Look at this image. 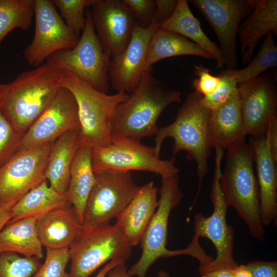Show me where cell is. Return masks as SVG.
<instances>
[{
	"mask_svg": "<svg viewBox=\"0 0 277 277\" xmlns=\"http://www.w3.org/2000/svg\"><path fill=\"white\" fill-rule=\"evenodd\" d=\"M95 181L91 148L81 144L71 166L69 183L65 194L68 203L73 207L82 225L87 200Z\"/></svg>",
	"mask_w": 277,
	"mask_h": 277,
	"instance_id": "25",
	"label": "cell"
},
{
	"mask_svg": "<svg viewBox=\"0 0 277 277\" xmlns=\"http://www.w3.org/2000/svg\"><path fill=\"white\" fill-rule=\"evenodd\" d=\"M277 34V1L254 0V8L240 24L238 35L243 64L253 57L259 41L268 32Z\"/></svg>",
	"mask_w": 277,
	"mask_h": 277,
	"instance_id": "22",
	"label": "cell"
},
{
	"mask_svg": "<svg viewBox=\"0 0 277 277\" xmlns=\"http://www.w3.org/2000/svg\"><path fill=\"white\" fill-rule=\"evenodd\" d=\"M182 55H194L213 59L207 51L186 37L158 28L151 35L148 45L146 66L148 69H151L152 65L159 61Z\"/></svg>",
	"mask_w": 277,
	"mask_h": 277,
	"instance_id": "27",
	"label": "cell"
},
{
	"mask_svg": "<svg viewBox=\"0 0 277 277\" xmlns=\"http://www.w3.org/2000/svg\"><path fill=\"white\" fill-rule=\"evenodd\" d=\"M238 90L246 135L265 134L271 120L277 116V89L268 73L239 84Z\"/></svg>",
	"mask_w": 277,
	"mask_h": 277,
	"instance_id": "17",
	"label": "cell"
},
{
	"mask_svg": "<svg viewBox=\"0 0 277 277\" xmlns=\"http://www.w3.org/2000/svg\"><path fill=\"white\" fill-rule=\"evenodd\" d=\"M232 269H218L202 274L201 277H233Z\"/></svg>",
	"mask_w": 277,
	"mask_h": 277,
	"instance_id": "44",
	"label": "cell"
},
{
	"mask_svg": "<svg viewBox=\"0 0 277 277\" xmlns=\"http://www.w3.org/2000/svg\"><path fill=\"white\" fill-rule=\"evenodd\" d=\"M66 25L79 36L86 24L85 11L95 0H53Z\"/></svg>",
	"mask_w": 277,
	"mask_h": 277,
	"instance_id": "33",
	"label": "cell"
},
{
	"mask_svg": "<svg viewBox=\"0 0 277 277\" xmlns=\"http://www.w3.org/2000/svg\"><path fill=\"white\" fill-rule=\"evenodd\" d=\"M219 76L220 84L216 90L208 96H203V105L210 111L225 103L238 89V84L235 80L224 70Z\"/></svg>",
	"mask_w": 277,
	"mask_h": 277,
	"instance_id": "36",
	"label": "cell"
},
{
	"mask_svg": "<svg viewBox=\"0 0 277 277\" xmlns=\"http://www.w3.org/2000/svg\"><path fill=\"white\" fill-rule=\"evenodd\" d=\"M233 277H253L252 271L246 265H238L232 269Z\"/></svg>",
	"mask_w": 277,
	"mask_h": 277,
	"instance_id": "45",
	"label": "cell"
},
{
	"mask_svg": "<svg viewBox=\"0 0 277 277\" xmlns=\"http://www.w3.org/2000/svg\"><path fill=\"white\" fill-rule=\"evenodd\" d=\"M206 18L219 43L227 69H236V36L241 23L254 8V0H191Z\"/></svg>",
	"mask_w": 277,
	"mask_h": 277,
	"instance_id": "14",
	"label": "cell"
},
{
	"mask_svg": "<svg viewBox=\"0 0 277 277\" xmlns=\"http://www.w3.org/2000/svg\"><path fill=\"white\" fill-rule=\"evenodd\" d=\"M202 98L203 96L195 91L189 93L179 108L175 120L166 126L159 128L154 139V147L159 156L164 141L170 137L174 141V156L185 151L187 159L195 162L199 185L190 208L196 202L203 179L209 171L211 148L208 141L207 127L211 111L203 105Z\"/></svg>",
	"mask_w": 277,
	"mask_h": 277,
	"instance_id": "4",
	"label": "cell"
},
{
	"mask_svg": "<svg viewBox=\"0 0 277 277\" xmlns=\"http://www.w3.org/2000/svg\"><path fill=\"white\" fill-rule=\"evenodd\" d=\"M150 28H143L137 24L126 48L111 57L109 65V82L117 92H131L148 71L146 66L148 45L152 33Z\"/></svg>",
	"mask_w": 277,
	"mask_h": 277,
	"instance_id": "18",
	"label": "cell"
},
{
	"mask_svg": "<svg viewBox=\"0 0 277 277\" xmlns=\"http://www.w3.org/2000/svg\"></svg>",
	"mask_w": 277,
	"mask_h": 277,
	"instance_id": "48",
	"label": "cell"
},
{
	"mask_svg": "<svg viewBox=\"0 0 277 277\" xmlns=\"http://www.w3.org/2000/svg\"><path fill=\"white\" fill-rule=\"evenodd\" d=\"M265 136L270 151L277 162V116L273 118L270 122Z\"/></svg>",
	"mask_w": 277,
	"mask_h": 277,
	"instance_id": "41",
	"label": "cell"
},
{
	"mask_svg": "<svg viewBox=\"0 0 277 277\" xmlns=\"http://www.w3.org/2000/svg\"><path fill=\"white\" fill-rule=\"evenodd\" d=\"M125 263V261L121 260H113L107 263L106 265L103 267V268L98 272L95 277H106L107 273L112 268L120 264Z\"/></svg>",
	"mask_w": 277,
	"mask_h": 277,
	"instance_id": "46",
	"label": "cell"
},
{
	"mask_svg": "<svg viewBox=\"0 0 277 277\" xmlns=\"http://www.w3.org/2000/svg\"><path fill=\"white\" fill-rule=\"evenodd\" d=\"M69 204L65 194L57 192L48 185L46 180L29 191L13 206L11 216L7 224L26 217L38 219L53 210Z\"/></svg>",
	"mask_w": 277,
	"mask_h": 277,
	"instance_id": "29",
	"label": "cell"
},
{
	"mask_svg": "<svg viewBox=\"0 0 277 277\" xmlns=\"http://www.w3.org/2000/svg\"><path fill=\"white\" fill-rule=\"evenodd\" d=\"M53 142L19 150L0 167V205L16 203L46 180L45 168Z\"/></svg>",
	"mask_w": 277,
	"mask_h": 277,
	"instance_id": "13",
	"label": "cell"
},
{
	"mask_svg": "<svg viewBox=\"0 0 277 277\" xmlns=\"http://www.w3.org/2000/svg\"><path fill=\"white\" fill-rule=\"evenodd\" d=\"M158 189L151 181L140 186L134 197L116 219V224L132 247L137 246L158 206Z\"/></svg>",
	"mask_w": 277,
	"mask_h": 277,
	"instance_id": "21",
	"label": "cell"
},
{
	"mask_svg": "<svg viewBox=\"0 0 277 277\" xmlns=\"http://www.w3.org/2000/svg\"><path fill=\"white\" fill-rule=\"evenodd\" d=\"M95 176L84 212L82 227L85 229L109 224L123 211L140 187L131 172H104Z\"/></svg>",
	"mask_w": 277,
	"mask_h": 277,
	"instance_id": "11",
	"label": "cell"
},
{
	"mask_svg": "<svg viewBox=\"0 0 277 277\" xmlns=\"http://www.w3.org/2000/svg\"><path fill=\"white\" fill-rule=\"evenodd\" d=\"M70 260L69 249H46L44 263L32 277H70L66 271Z\"/></svg>",
	"mask_w": 277,
	"mask_h": 277,
	"instance_id": "35",
	"label": "cell"
},
{
	"mask_svg": "<svg viewBox=\"0 0 277 277\" xmlns=\"http://www.w3.org/2000/svg\"><path fill=\"white\" fill-rule=\"evenodd\" d=\"M34 14V0H0V44L14 29L28 30Z\"/></svg>",
	"mask_w": 277,
	"mask_h": 277,
	"instance_id": "31",
	"label": "cell"
},
{
	"mask_svg": "<svg viewBox=\"0 0 277 277\" xmlns=\"http://www.w3.org/2000/svg\"><path fill=\"white\" fill-rule=\"evenodd\" d=\"M59 84L75 99L81 144L91 148L108 145L111 141L113 115L117 106L128 97V94L117 92L108 95L101 92L66 69L61 70Z\"/></svg>",
	"mask_w": 277,
	"mask_h": 277,
	"instance_id": "5",
	"label": "cell"
},
{
	"mask_svg": "<svg viewBox=\"0 0 277 277\" xmlns=\"http://www.w3.org/2000/svg\"><path fill=\"white\" fill-rule=\"evenodd\" d=\"M132 246L116 224L85 229L82 227L69 248L70 277H89L107 262L118 259L126 261Z\"/></svg>",
	"mask_w": 277,
	"mask_h": 277,
	"instance_id": "8",
	"label": "cell"
},
{
	"mask_svg": "<svg viewBox=\"0 0 277 277\" xmlns=\"http://www.w3.org/2000/svg\"><path fill=\"white\" fill-rule=\"evenodd\" d=\"M15 203H10L0 205V231L10 220L12 208Z\"/></svg>",
	"mask_w": 277,
	"mask_h": 277,
	"instance_id": "42",
	"label": "cell"
},
{
	"mask_svg": "<svg viewBox=\"0 0 277 277\" xmlns=\"http://www.w3.org/2000/svg\"><path fill=\"white\" fill-rule=\"evenodd\" d=\"M61 70L55 63L46 61L11 82L0 84V107L21 134L26 133L52 101L61 87Z\"/></svg>",
	"mask_w": 277,
	"mask_h": 277,
	"instance_id": "1",
	"label": "cell"
},
{
	"mask_svg": "<svg viewBox=\"0 0 277 277\" xmlns=\"http://www.w3.org/2000/svg\"><path fill=\"white\" fill-rule=\"evenodd\" d=\"M210 70L202 65L194 67L193 74L198 78L192 82V86L195 92L203 96L212 94L217 88L220 81L219 75L215 76L210 73Z\"/></svg>",
	"mask_w": 277,
	"mask_h": 277,
	"instance_id": "37",
	"label": "cell"
},
{
	"mask_svg": "<svg viewBox=\"0 0 277 277\" xmlns=\"http://www.w3.org/2000/svg\"><path fill=\"white\" fill-rule=\"evenodd\" d=\"M253 277H277L276 261H255L246 264Z\"/></svg>",
	"mask_w": 277,
	"mask_h": 277,
	"instance_id": "40",
	"label": "cell"
},
{
	"mask_svg": "<svg viewBox=\"0 0 277 277\" xmlns=\"http://www.w3.org/2000/svg\"><path fill=\"white\" fill-rule=\"evenodd\" d=\"M86 24L76 46L58 51L46 61L66 69L95 89L107 93L109 87V65L111 57L104 50L95 32L90 11Z\"/></svg>",
	"mask_w": 277,
	"mask_h": 277,
	"instance_id": "9",
	"label": "cell"
},
{
	"mask_svg": "<svg viewBox=\"0 0 277 277\" xmlns=\"http://www.w3.org/2000/svg\"><path fill=\"white\" fill-rule=\"evenodd\" d=\"M155 10L150 26L154 32L168 21L173 14L177 4L176 0H155Z\"/></svg>",
	"mask_w": 277,
	"mask_h": 277,
	"instance_id": "39",
	"label": "cell"
},
{
	"mask_svg": "<svg viewBox=\"0 0 277 277\" xmlns=\"http://www.w3.org/2000/svg\"><path fill=\"white\" fill-rule=\"evenodd\" d=\"M179 180V174L162 178L158 206L140 243L141 256L128 270L132 276L145 277L149 268L158 259L172 257V250L166 248L168 220L171 212L183 197Z\"/></svg>",
	"mask_w": 277,
	"mask_h": 277,
	"instance_id": "10",
	"label": "cell"
},
{
	"mask_svg": "<svg viewBox=\"0 0 277 277\" xmlns=\"http://www.w3.org/2000/svg\"><path fill=\"white\" fill-rule=\"evenodd\" d=\"M23 136L8 120L0 107V167L18 151Z\"/></svg>",
	"mask_w": 277,
	"mask_h": 277,
	"instance_id": "34",
	"label": "cell"
},
{
	"mask_svg": "<svg viewBox=\"0 0 277 277\" xmlns=\"http://www.w3.org/2000/svg\"><path fill=\"white\" fill-rule=\"evenodd\" d=\"M215 149V168L210 194L213 211L209 216H205L202 213L195 214L192 239L199 241L200 237L208 239L215 248L216 256L210 263L199 266L200 275L220 268L232 269L238 265L233 256L235 232L227 222L229 206L220 182L224 150L220 148Z\"/></svg>",
	"mask_w": 277,
	"mask_h": 277,
	"instance_id": "6",
	"label": "cell"
},
{
	"mask_svg": "<svg viewBox=\"0 0 277 277\" xmlns=\"http://www.w3.org/2000/svg\"><path fill=\"white\" fill-rule=\"evenodd\" d=\"M159 28L181 35L201 47L215 61L216 68L220 69L225 66L219 47L204 32L200 21L192 13L187 1L178 0L172 15Z\"/></svg>",
	"mask_w": 277,
	"mask_h": 277,
	"instance_id": "26",
	"label": "cell"
},
{
	"mask_svg": "<svg viewBox=\"0 0 277 277\" xmlns=\"http://www.w3.org/2000/svg\"><path fill=\"white\" fill-rule=\"evenodd\" d=\"M133 12L136 24L143 28L150 26L155 10L153 0H123Z\"/></svg>",
	"mask_w": 277,
	"mask_h": 277,
	"instance_id": "38",
	"label": "cell"
},
{
	"mask_svg": "<svg viewBox=\"0 0 277 277\" xmlns=\"http://www.w3.org/2000/svg\"><path fill=\"white\" fill-rule=\"evenodd\" d=\"M81 129L75 99L61 87L48 107L24 135L18 150L54 142L70 130Z\"/></svg>",
	"mask_w": 277,
	"mask_h": 277,
	"instance_id": "15",
	"label": "cell"
},
{
	"mask_svg": "<svg viewBox=\"0 0 277 277\" xmlns=\"http://www.w3.org/2000/svg\"><path fill=\"white\" fill-rule=\"evenodd\" d=\"M36 227L46 249H69L82 228L73 207L69 204L40 217Z\"/></svg>",
	"mask_w": 277,
	"mask_h": 277,
	"instance_id": "23",
	"label": "cell"
},
{
	"mask_svg": "<svg viewBox=\"0 0 277 277\" xmlns=\"http://www.w3.org/2000/svg\"><path fill=\"white\" fill-rule=\"evenodd\" d=\"M157 277H170V276L167 271L160 270L157 273Z\"/></svg>",
	"mask_w": 277,
	"mask_h": 277,
	"instance_id": "47",
	"label": "cell"
},
{
	"mask_svg": "<svg viewBox=\"0 0 277 277\" xmlns=\"http://www.w3.org/2000/svg\"><path fill=\"white\" fill-rule=\"evenodd\" d=\"M210 148L228 149L246 136L238 89L223 104L211 111L207 127Z\"/></svg>",
	"mask_w": 277,
	"mask_h": 277,
	"instance_id": "20",
	"label": "cell"
},
{
	"mask_svg": "<svg viewBox=\"0 0 277 277\" xmlns=\"http://www.w3.org/2000/svg\"><path fill=\"white\" fill-rule=\"evenodd\" d=\"M35 29L31 43L23 54L35 67L44 64L54 53L71 49L80 37L65 24L51 0H34Z\"/></svg>",
	"mask_w": 277,
	"mask_h": 277,
	"instance_id": "12",
	"label": "cell"
},
{
	"mask_svg": "<svg viewBox=\"0 0 277 277\" xmlns=\"http://www.w3.org/2000/svg\"><path fill=\"white\" fill-rule=\"evenodd\" d=\"M276 66L277 44L273 33L269 32L265 35L255 56L245 68L224 71L233 77L239 84L250 81Z\"/></svg>",
	"mask_w": 277,
	"mask_h": 277,
	"instance_id": "30",
	"label": "cell"
},
{
	"mask_svg": "<svg viewBox=\"0 0 277 277\" xmlns=\"http://www.w3.org/2000/svg\"><path fill=\"white\" fill-rule=\"evenodd\" d=\"M35 258L13 252L0 253V277H32L42 265Z\"/></svg>",
	"mask_w": 277,
	"mask_h": 277,
	"instance_id": "32",
	"label": "cell"
},
{
	"mask_svg": "<svg viewBox=\"0 0 277 277\" xmlns=\"http://www.w3.org/2000/svg\"><path fill=\"white\" fill-rule=\"evenodd\" d=\"M227 150L220 186L229 207L243 219L251 236L264 242L265 231L261 217L260 188L254 171L251 145L242 140Z\"/></svg>",
	"mask_w": 277,
	"mask_h": 277,
	"instance_id": "3",
	"label": "cell"
},
{
	"mask_svg": "<svg viewBox=\"0 0 277 277\" xmlns=\"http://www.w3.org/2000/svg\"><path fill=\"white\" fill-rule=\"evenodd\" d=\"M91 155L95 174L135 170L154 173L165 178L178 175L180 172L174 156L162 160L154 147L121 135H112L111 143L106 146L91 148Z\"/></svg>",
	"mask_w": 277,
	"mask_h": 277,
	"instance_id": "7",
	"label": "cell"
},
{
	"mask_svg": "<svg viewBox=\"0 0 277 277\" xmlns=\"http://www.w3.org/2000/svg\"><path fill=\"white\" fill-rule=\"evenodd\" d=\"M80 132L68 131L53 143L45 171V177L50 186L65 194L69 183L71 166L81 146Z\"/></svg>",
	"mask_w": 277,
	"mask_h": 277,
	"instance_id": "24",
	"label": "cell"
},
{
	"mask_svg": "<svg viewBox=\"0 0 277 277\" xmlns=\"http://www.w3.org/2000/svg\"><path fill=\"white\" fill-rule=\"evenodd\" d=\"M37 220L26 217L6 224L0 231V253L9 252L42 259L43 245L37 233Z\"/></svg>",
	"mask_w": 277,
	"mask_h": 277,
	"instance_id": "28",
	"label": "cell"
},
{
	"mask_svg": "<svg viewBox=\"0 0 277 277\" xmlns=\"http://www.w3.org/2000/svg\"><path fill=\"white\" fill-rule=\"evenodd\" d=\"M106 277H132L128 273L125 263L120 264L112 268L106 275Z\"/></svg>",
	"mask_w": 277,
	"mask_h": 277,
	"instance_id": "43",
	"label": "cell"
},
{
	"mask_svg": "<svg viewBox=\"0 0 277 277\" xmlns=\"http://www.w3.org/2000/svg\"><path fill=\"white\" fill-rule=\"evenodd\" d=\"M145 73L128 97L116 108L111 120V133L141 141L155 135L157 121L170 105L181 102V92L172 89Z\"/></svg>",
	"mask_w": 277,
	"mask_h": 277,
	"instance_id": "2",
	"label": "cell"
},
{
	"mask_svg": "<svg viewBox=\"0 0 277 277\" xmlns=\"http://www.w3.org/2000/svg\"><path fill=\"white\" fill-rule=\"evenodd\" d=\"M90 11L96 36L110 57L122 52L129 44L136 21L123 1L95 0Z\"/></svg>",
	"mask_w": 277,
	"mask_h": 277,
	"instance_id": "16",
	"label": "cell"
},
{
	"mask_svg": "<svg viewBox=\"0 0 277 277\" xmlns=\"http://www.w3.org/2000/svg\"><path fill=\"white\" fill-rule=\"evenodd\" d=\"M260 188L261 217L264 226L277 221V162L273 157L265 134L250 138Z\"/></svg>",
	"mask_w": 277,
	"mask_h": 277,
	"instance_id": "19",
	"label": "cell"
}]
</instances>
